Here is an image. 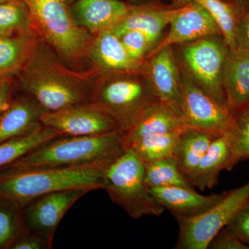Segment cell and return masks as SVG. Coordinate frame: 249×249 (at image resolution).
<instances>
[{"label": "cell", "instance_id": "19", "mask_svg": "<svg viewBox=\"0 0 249 249\" xmlns=\"http://www.w3.org/2000/svg\"><path fill=\"white\" fill-rule=\"evenodd\" d=\"M222 86L228 109L235 116L249 106V58L229 49L224 63Z\"/></svg>", "mask_w": 249, "mask_h": 249}, {"label": "cell", "instance_id": "36", "mask_svg": "<svg viewBox=\"0 0 249 249\" xmlns=\"http://www.w3.org/2000/svg\"><path fill=\"white\" fill-rule=\"evenodd\" d=\"M13 100L12 78H0V115L9 108Z\"/></svg>", "mask_w": 249, "mask_h": 249}, {"label": "cell", "instance_id": "3", "mask_svg": "<svg viewBox=\"0 0 249 249\" xmlns=\"http://www.w3.org/2000/svg\"><path fill=\"white\" fill-rule=\"evenodd\" d=\"M112 162L0 173V196L15 199L24 206L53 192L73 188L103 189L105 172Z\"/></svg>", "mask_w": 249, "mask_h": 249}, {"label": "cell", "instance_id": "4", "mask_svg": "<svg viewBox=\"0 0 249 249\" xmlns=\"http://www.w3.org/2000/svg\"><path fill=\"white\" fill-rule=\"evenodd\" d=\"M34 30L60 58L76 64L89 56L93 36L76 22L72 0H22Z\"/></svg>", "mask_w": 249, "mask_h": 249}, {"label": "cell", "instance_id": "18", "mask_svg": "<svg viewBox=\"0 0 249 249\" xmlns=\"http://www.w3.org/2000/svg\"><path fill=\"white\" fill-rule=\"evenodd\" d=\"M232 144L229 132L214 139L200 161L187 180L193 188L201 191L212 189L217 184L223 170H231Z\"/></svg>", "mask_w": 249, "mask_h": 249}, {"label": "cell", "instance_id": "1", "mask_svg": "<svg viewBox=\"0 0 249 249\" xmlns=\"http://www.w3.org/2000/svg\"><path fill=\"white\" fill-rule=\"evenodd\" d=\"M55 52L43 41L19 73V85L44 111L60 110L91 102L98 71L78 73L67 68Z\"/></svg>", "mask_w": 249, "mask_h": 249}, {"label": "cell", "instance_id": "10", "mask_svg": "<svg viewBox=\"0 0 249 249\" xmlns=\"http://www.w3.org/2000/svg\"><path fill=\"white\" fill-rule=\"evenodd\" d=\"M40 122L62 136L85 137L120 130L115 121L91 102L55 111H42Z\"/></svg>", "mask_w": 249, "mask_h": 249}, {"label": "cell", "instance_id": "2", "mask_svg": "<svg viewBox=\"0 0 249 249\" xmlns=\"http://www.w3.org/2000/svg\"><path fill=\"white\" fill-rule=\"evenodd\" d=\"M124 134V131L116 130L85 137L60 136L0 168V173L114 161L125 150Z\"/></svg>", "mask_w": 249, "mask_h": 249}, {"label": "cell", "instance_id": "38", "mask_svg": "<svg viewBox=\"0 0 249 249\" xmlns=\"http://www.w3.org/2000/svg\"><path fill=\"white\" fill-rule=\"evenodd\" d=\"M12 1V0H0V4L1 3L6 2V1Z\"/></svg>", "mask_w": 249, "mask_h": 249}, {"label": "cell", "instance_id": "34", "mask_svg": "<svg viewBox=\"0 0 249 249\" xmlns=\"http://www.w3.org/2000/svg\"><path fill=\"white\" fill-rule=\"evenodd\" d=\"M208 249H249V246L243 243L225 227L212 239Z\"/></svg>", "mask_w": 249, "mask_h": 249}, {"label": "cell", "instance_id": "37", "mask_svg": "<svg viewBox=\"0 0 249 249\" xmlns=\"http://www.w3.org/2000/svg\"><path fill=\"white\" fill-rule=\"evenodd\" d=\"M222 1L236 6L243 14H246L249 11V0H222Z\"/></svg>", "mask_w": 249, "mask_h": 249}, {"label": "cell", "instance_id": "16", "mask_svg": "<svg viewBox=\"0 0 249 249\" xmlns=\"http://www.w3.org/2000/svg\"><path fill=\"white\" fill-rule=\"evenodd\" d=\"M189 127L178 111L160 100L147 106L134 124L124 132L123 142L127 148L134 142L153 134L168 133Z\"/></svg>", "mask_w": 249, "mask_h": 249}, {"label": "cell", "instance_id": "12", "mask_svg": "<svg viewBox=\"0 0 249 249\" xmlns=\"http://www.w3.org/2000/svg\"><path fill=\"white\" fill-rule=\"evenodd\" d=\"M169 26L167 35L152 49L147 58L165 47L182 45L208 36H222L213 17L193 1L178 8Z\"/></svg>", "mask_w": 249, "mask_h": 249}, {"label": "cell", "instance_id": "14", "mask_svg": "<svg viewBox=\"0 0 249 249\" xmlns=\"http://www.w3.org/2000/svg\"><path fill=\"white\" fill-rule=\"evenodd\" d=\"M89 56L96 71L103 73L141 72L144 64L130 56L112 29L93 36Z\"/></svg>", "mask_w": 249, "mask_h": 249}, {"label": "cell", "instance_id": "22", "mask_svg": "<svg viewBox=\"0 0 249 249\" xmlns=\"http://www.w3.org/2000/svg\"><path fill=\"white\" fill-rule=\"evenodd\" d=\"M177 9L178 8L168 9L133 6L128 15L112 29L115 32L125 30L140 31L155 45L165 28L169 25Z\"/></svg>", "mask_w": 249, "mask_h": 249}, {"label": "cell", "instance_id": "29", "mask_svg": "<svg viewBox=\"0 0 249 249\" xmlns=\"http://www.w3.org/2000/svg\"><path fill=\"white\" fill-rule=\"evenodd\" d=\"M34 30L29 10L22 0L0 4V36Z\"/></svg>", "mask_w": 249, "mask_h": 249}, {"label": "cell", "instance_id": "11", "mask_svg": "<svg viewBox=\"0 0 249 249\" xmlns=\"http://www.w3.org/2000/svg\"><path fill=\"white\" fill-rule=\"evenodd\" d=\"M90 188H73L38 196L24 206V229L53 241L62 218Z\"/></svg>", "mask_w": 249, "mask_h": 249}, {"label": "cell", "instance_id": "6", "mask_svg": "<svg viewBox=\"0 0 249 249\" xmlns=\"http://www.w3.org/2000/svg\"><path fill=\"white\" fill-rule=\"evenodd\" d=\"M103 189L132 219L160 216L164 212L145 182L142 160L129 149L106 168Z\"/></svg>", "mask_w": 249, "mask_h": 249}, {"label": "cell", "instance_id": "32", "mask_svg": "<svg viewBox=\"0 0 249 249\" xmlns=\"http://www.w3.org/2000/svg\"><path fill=\"white\" fill-rule=\"evenodd\" d=\"M52 247L53 241L24 228L9 249H51Z\"/></svg>", "mask_w": 249, "mask_h": 249}, {"label": "cell", "instance_id": "21", "mask_svg": "<svg viewBox=\"0 0 249 249\" xmlns=\"http://www.w3.org/2000/svg\"><path fill=\"white\" fill-rule=\"evenodd\" d=\"M41 40L35 30L0 36V78H13L27 65Z\"/></svg>", "mask_w": 249, "mask_h": 249}, {"label": "cell", "instance_id": "5", "mask_svg": "<svg viewBox=\"0 0 249 249\" xmlns=\"http://www.w3.org/2000/svg\"><path fill=\"white\" fill-rule=\"evenodd\" d=\"M142 71L105 73L96 81L91 102L125 132L144 109L157 101Z\"/></svg>", "mask_w": 249, "mask_h": 249}, {"label": "cell", "instance_id": "20", "mask_svg": "<svg viewBox=\"0 0 249 249\" xmlns=\"http://www.w3.org/2000/svg\"><path fill=\"white\" fill-rule=\"evenodd\" d=\"M42 110L30 96L14 98L11 106L0 115V143L31 133L42 127Z\"/></svg>", "mask_w": 249, "mask_h": 249}, {"label": "cell", "instance_id": "9", "mask_svg": "<svg viewBox=\"0 0 249 249\" xmlns=\"http://www.w3.org/2000/svg\"><path fill=\"white\" fill-rule=\"evenodd\" d=\"M179 114L192 128L220 134L233 127L235 117L201 89L186 71H181Z\"/></svg>", "mask_w": 249, "mask_h": 249}, {"label": "cell", "instance_id": "13", "mask_svg": "<svg viewBox=\"0 0 249 249\" xmlns=\"http://www.w3.org/2000/svg\"><path fill=\"white\" fill-rule=\"evenodd\" d=\"M142 72L157 99L169 105L179 114L181 71L172 47L160 49L149 56Z\"/></svg>", "mask_w": 249, "mask_h": 249}, {"label": "cell", "instance_id": "35", "mask_svg": "<svg viewBox=\"0 0 249 249\" xmlns=\"http://www.w3.org/2000/svg\"><path fill=\"white\" fill-rule=\"evenodd\" d=\"M235 50L249 58V11L242 16L237 25Z\"/></svg>", "mask_w": 249, "mask_h": 249}, {"label": "cell", "instance_id": "33", "mask_svg": "<svg viewBox=\"0 0 249 249\" xmlns=\"http://www.w3.org/2000/svg\"><path fill=\"white\" fill-rule=\"evenodd\" d=\"M226 228L243 243L249 246V199Z\"/></svg>", "mask_w": 249, "mask_h": 249}, {"label": "cell", "instance_id": "23", "mask_svg": "<svg viewBox=\"0 0 249 249\" xmlns=\"http://www.w3.org/2000/svg\"><path fill=\"white\" fill-rule=\"evenodd\" d=\"M218 136L212 132L192 127L183 131L177 144L173 158L186 178L196 168Z\"/></svg>", "mask_w": 249, "mask_h": 249}, {"label": "cell", "instance_id": "17", "mask_svg": "<svg viewBox=\"0 0 249 249\" xmlns=\"http://www.w3.org/2000/svg\"><path fill=\"white\" fill-rule=\"evenodd\" d=\"M157 202L168 209L173 215L191 217L198 215L219 202L225 196L221 194L203 196L196 193L194 188L181 186L150 188Z\"/></svg>", "mask_w": 249, "mask_h": 249}, {"label": "cell", "instance_id": "24", "mask_svg": "<svg viewBox=\"0 0 249 249\" xmlns=\"http://www.w3.org/2000/svg\"><path fill=\"white\" fill-rule=\"evenodd\" d=\"M60 136L62 135L58 131L42 126L31 133L1 142L0 143V168Z\"/></svg>", "mask_w": 249, "mask_h": 249}, {"label": "cell", "instance_id": "8", "mask_svg": "<svg viewBox=\"0 0 249 249\" xmlns=\"http://www.w3.org/2000/svg\"><path fill=\"white\" fill-rule=\"evenodd\" d=\"M229 48L222 36H212L183 44L180 49L185 71L217 103L227 107L222 86Z\"/></svg>", "mask_w": 249, "mask_h": 249}, {"label": "cell", "instance_id": "27", "mask_svg": "<svg viewBox=\"0 0 249 249\" xmlns=\"http://www.w3.org/2000/svg\"><path fill=\"white\" fill-rule=\"evenodd\" d=\"M145 179L149 188L181 186L193 188L178 168L173 157L142 162Z\"/></svg>", "mask_w": 249, "mask_h": 249}, {"label": "cell", "instance_id": "25", "mask_svg": "<svg viewBox=\"0 0 249 249\" xmlns=\"http://www.w3.org/2000/svg\"><path fill=\"white\" fill-rule=\"evenodd\" d=\"M185 4L196 2L204 8L217 22L222 31L223 37L231 50H235V36L237 25L244 14L233 5L222 0H176Z\"/></svg>", "mask_w": 249, "mask_h": 249}, {"label": "cell", "instance_id": "15", "mask_svg": "<svg viewBox=\"0 0 249 249\" xmlns=\"http://www.w3.org/2000/svg\"><path fill=\"white\" fill-rule=\"evenodd\" d=\"M132 7L120 0H78L71 9L76 22L93 36L114 29Z\"/></svg>", "mask_w": 249, "mask_h": 249}, {"label": "cell", "instance_id": "26", "mask_svg": "<svg viewBox=\"0 0 249 249\" xmlns=\"http://www.w3.org/2000/svg\"><path fill=\"white\" fill-rule=\"evenodd\" d=\"M186 128L142 137L132 142L127 149L132 150L142 162L173 157L180 135Z\"/></svg>", "mask_w": 249, "mask_h": 249}, {"label": "cell", "instance_id": "7", "mask_svg": "<svg viewBox=\"0 0 249 249\" xmlns=\"http://www.w3.org/2000/svg\"><path fill=\"white\" fill-rule=\"evenodd\" d=\"M249 199V181L226 192L219 202L200 214L185 217L173 215L178 225L175 249H207L210 242L227 227Z\"/></svg>", "mask_w": 249, "mask_h": 249}, {"label": "cell", "instance_id": "28", "mask_svg": "<svg viewBox=\"0 0 249 249\" xmlns=\"http://www.w3.org/2000/svg\"><path fill=\"white\" fill-rule=\"evenodd\" d=\"M24 228V206L0 196V249H9Z\"/></svg>", "mask_w": 249, "mask_h": 249}, {"label": "cell", "instance_id": "31", "mask_svg": "<svg viewBox=\"0 0 249 249\" xmlns=\"http://www.w3.org/2000/svg\"><path fill=\"white\" fill-rule=\"evenodd\" d=\"M115 33L130 56L137 61L145 62L148 54L155 48V45L140 31L125 30Z\"/></svg>", "mask_w": 249, "mask_h": 249}, {"label": "cell", "instance_id": "30", "mask_svg": "<svg viewBox=\"0 0 249 249\" xmlns=\"http://www.w3.org/2000/svg\"><path fill=\"white\" fill-rule=\"evenodd\" d=\"M231 137V169L241 161L249 160V106L235 116Z\"/></svg>", "mask_w": 249, "mask_h": 249}]
</instances>
